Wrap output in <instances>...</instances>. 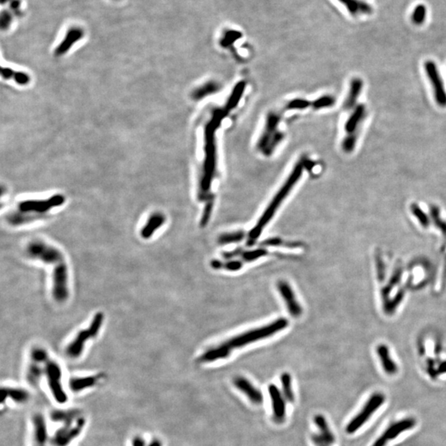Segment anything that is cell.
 <instances>
[{
    "label": "cell",
    "instance_id": "6da1fadb",
    "mask_svg": "<svg viewBox=\"0 0 446 446\" xmlns=\"http://www.w3.org/2000/svg\"><path fill=\"white\" fill-rule=\"evenodd\" d=\"M65 202V196L59 193L47 198L22 200L6 214L5 220L11 227H23L47 219L53 209L60 208Z\"/></svg>",
    "mask_w": 446,
    "mask_h": 446
},
{
    "label": "cell",
    "instance_id": "7a4b0ae2",
    "mask_svg": "<svg viewBox=\"0 0 446 446\" xmlns=\"http://www.w3.org/2000/svg\"><path fill=\"white\" fill-rule=\"evenodd\" d=\"M225 113L223 110H218L214 112L213 118L209 121L205 128V139H206V147H205V161L201 180L198 187V198L202 201H209L212 199L211 195H209V188L211 187L212 180L214 176L216 169V146L215 132L219 127Z\"/></svg>",
    "mask_w": 446,
    "mask_h": 446
},
{
    "label": "cell",
    "instance_id": "3957f363",
    "mask_svg": "<svg viewBox=\"0 0 446 446\" xmlns=\"http://www.w3.org/2000/svg\"><path fill=\"white\" fill-rule=\"evenodd\" d=\"M304 162H305L304 160H300L299 163L295 166L287 180L285 181V184L281 187L278 193H276V195L272 199L271 202L269 204V206L267 207L265 213H263L262 216L260 217L258 222L250 231L248 234V239H247V245L248 247H252L256 244V240H258V238L262 233L264 228L266 227L269 221L273 218L276 211L278 210V208L282 204V201L287 197L288 194L290 193L294 185L297 184V182L300 179L303 171Z\"/></svg>",
    "mask_w": 446,
    "mask_h": 446
},
{
    "label": "cell",
    "instance_id": "277c9868",
    "mask_svg": "<svg viewBox=\"0 0 446 446\" xmlns=\"http://www.w3.org/2000/svg\"><path fill=\"white\" fill-rule=\"evenodd\" d=\"M288 325H289V321L287 319H277L274 322L269 323L268 325L262 327V328L251 330L249 332H245L240 336H236V337L230 339L222 344L225 346H227L229 350L232 351L234 349L241 348L245 345H249V344L254 343V342L262 340V339L271 337L277 332L285 329L287 328Z\"/></svg>",
    "mask_w": 446,
    "mask_h": 446
},
{
    "label": "cell",
    "instance_id": "5b68a950",
    "mask_svg": "<svg viewBox=\"0 0 446 446\" xmlns=\"http://www.w3.org/2000/svg\"><path fill=\"white\" fill-rule=\"evenodd\" d=\"M104 321L103 312L95 313L90 325L86 329L81 330L65 348V355L71 359H76L83 354L86 343L90 340L96 338L101 331Z\"/></svg>",
    "mask_w": 446,
    "mask_h": 446
},
{
    "label": "cell",
    "instance_id": "8992f818",
    "mask_svg": "<svg viewBox=\"0 0 446 446\" xmlns=\"http://www.w3.org/2000/svg\"><path fill=\"white\" fill-rule=\"evenodd\" d=\"M25 255L30 260H37L47 265H56L65 261V256L61 250L46 242L35 239L27 243L25 247Z\"/></svg>",
    "mask_w": 446,
    "mask_h": 446
},
{
    "label": "cell",
    "instance_id": "52a82bcc",
    "mask_svg": "<svg viewBox=\"0 0 446 446\" xmlns=\"http://www.w3.org/2000/svg\"><path fill=\"white\" fill-rule=\"evenodd\" d=\"M44 379L52 398L59 405H65L69 399L68 393L63 384V371L61 364L50 358L45 364Z\"/></svg>",
    "mask_w": 446,
    "mask_h": 446
},
{
    "label": "cell",
    "instance_id": "ba28073f",
    "mask_svg": "<svg viewBox=\"0 0 446 446\" xmlns=\"http://www.w3.org/2000/svg\"><path fill=\"white\" fill-rule=\"evenodd\" d=\"M47 350L40 346H34L29 353V361L27 363L25 380L31 388H37L45 375V364L50 359Z\"/></svg>",
    "mask_w": 446,
    "mask_h": 446
},
{
    "label": "cell",
    "instance_id": "9c48e42d",
    "mask_svg": "<svg viewBox=\"0 0 446 446\" xmlns=\"http://www.w3.org/2000/svg\"><path fill=\"white\" fill-rule=\"evenodd\" d=\"M52 294L56 303H64L70 297V273L66 261L55 265L52 275Z\"/></svg>",
    "mask_w": 446,
    "mask_h": 446
},
{
    "label": "cell",
    "instance_id": "30bf717a",
    "mask_svg": "<svg viewBox=\"0 0 446 446\" xmlns=\"http://www.w3.org/2000/svg\"><path fill=\"white\" fill-rule=\"evenodd\" d=\"M87 419L85 416L70 423L61 425L51 438L52 446H70L85 431Z\"/></svg>",
    "mask_w": 446,
    "mask_h": 446
},
{
    "label": "cell",
    "instance_id": "8fae6325",
    "mask_svg": "<svg viewBox=\"0 0 446 446\" xmlns=\"http://www.w3.org/2000/svg\"><path fill=\"white\" fill-rule=\"evenodd\" d=\"M278 123L279 116L278 114L271 112L268 115L265 130L257 145L259 150L265 155H270L283 137L282 133L278 132Z\"/></svg>",
    "mask_w": 446,
    "mask_h": 446
},
{
    "label": "cell",
    "instance_id": "7c38bea8",
    "mask_svg": "<svg viewBox=\"0 0 446 446\" xmlns=\"http://www.w3.org/2000/svg\"><path fill=\"white\" fill-rule=\"evenodd\" d=\"M385 401V397L380 392H375L369 398L366 405L363 407L358 414L348 423L346 426V432L348 434H354L358 431L363 424L368 421L371 416L375 413L383 405Z\"/></svg>",
    "mask_w": 446,
    "mask_h": 446
},
{
    "label": "cell",
    "instance_id": "4fadbf2b",
    "mask_svg": "<svg viewBox=\"0 0 446 446\" xmlns=\"http://www.w3.org/2000/svg\"><path fill=\"white\" fill-rule=\"evenodd\" d=\"M30 446H52L47 419L43 413L36 412L30 419Z\"/></svg>",
    "mask_w": 446,
    "mask_h": 446
},
{
    "label": "cell",
    "instance_id": "5bb4252c",
    "mask_svg": "<svg viewBox=\"0 0 446 446\" xmlns=\"http://www.w3.org/2000/svg\"><path fill=\"white\" fill-rule=\"evenodd\" d=\"M425 70L426 75L432 86L435 102L440 107H446V91L444 82L442 80L437 66L432 61H427L425 63Z\"/></svg>",
    "mask_w": 446,
    "mask_h": 446
},
{
    "label": "cell",
    "instance_id": "9a60e30c",
    "mask_svg": "<svg viewBox=\"0 0 446 446\" xmlns=\"http://www.w3.org/2000/svg\"><path fill=\"white\" fill-rule=\"evenodd\" d=\"M104 379L105 375L102 373L96 375L71 377L68 382V388L74 393H79L99 386Z\"/></svg>",
    "mask_w": 446,
    "mask_h": 446
},
{
    "label": "cell",
    "instance_id": "2e32d148",
    "mask_svg": "<svg viewBox=\"0 0 446 446\" xmlns=\"http://www.w3.org/2000/svg\"><path fill=\"white\" fill-rule=\"evenodd\" d=\"M31 399V392L19 386L5 385L1 388V404L11 401L18 405H24Z\"/></svg>",
    "mask_w": 446,
    "mask_h": 446
},
{
    "label": "cell",
    "instance_id": "e0dca14e",
    "mask_svg": "<svg viewBox=\"0 0 446 446\" xmlns=\"http://www.w3.org/2000/svg\"><path fill=\"white\" fill-rule=\"evenodd\" d=\"M269 397L271 399L273 418L276 423H282L286 418V402L280 389L274 384H270L268 388Z\"/></svg>",
    "mask_w": 446,
    "mask_h": 446
},
{
    "label": "cell",
    "instance_id": "ac0fdd59",
    "mask_svg": "<svg viewBox=\"0 0 446 446\" xmlns=\"http://www.w3.org/2000/svg\"><path fill=\"white\" fill-rule=\"evenodd\" d=\"M233 384L238 390L247 397V399L254 405H260L264 401L262 392L254 385L249 379L245 377H235Z\"/></svg>",
    "mask_w": 446,
    "mask_h": 446
},
{
    "label": "cell",
    "instance_id": "d6986e66",
    "mask_svg": "<svg viewBox=\"0 0 446 446\" xmlns=\"http://www.w3.org/2000/svg\"><path fill=\"white\" fill-rule=\"evenodd\" d=\"M278 290L280 293L281 297L285 300V304L287 307L288 311L290 312L293 317H299L303 313V308L301 307L300 303H298L295 294L292 290L290 286L287 282L283 280H280L277 283Z\"/></svg>",
    "mask_w": 446,
    "mask_h": 446
},
{
    "label": "cell",
    "instance_id": "ffe728a7",
    "mask_svg": "<svg viewBox=\"0 0 446 446\" xmlns=\"http://www.w3.org/2000/svg\"><path fill=\"white\" fill-rule=\"evenodd\" d=\"M166 216L162 213L155 212L149 216L146 220V223L141 227L140 231V235L143 240H149L152 237L155 231H158L160 227L164 226L166 223Z\"/></svg>",
    "mask_w": 446,
    "mask_h": 446
},
{
    "label": "cell",
    "instance_id": "44dd1931",
    "mask_svg": "<svg viewBox=\"0 0 446 446\" xmlns=\"http://www.w3.org/2000/svg\"><path fill=\"white\" fill-rule=\"evenodd\" d=\"M83 413L78 408H59L50 413V419L61 425L70 423L78 419Z\"/></svg>",
    "mask_w": 446,
    "mask_h": 446
},
{
    "label": "cell",
    "instance_id": "7402d4cb",
    "mask_svg": "<svg viewBox=\"0 0 446 446\" xmlns=\"http://www.w3.org/2000/svg\"><path fill=\"white\" fill-rule=\"evenodd\" d=\"M415 425L416 421L414 418H406V419L401 420L399 422H395L391 425L382 435L384 436L387 441H388V440L397 437L401 433L413 428L415 426Z\"/></svg>",
    "mask_w": 446,
    "mask_h": 446
},
{
    "label": "cell",
    "instance_id": "603a6c76",
    "mask_svg": "<svg viewBox=\"0 0 446 446\" xmlns=\"http://www.w3.org/2000/svg\"><path fill=\"white\" fill-rule=\"evenodd\" d=\"M83 31L79 28H71L69 30L65 38L63 39L61 44L56 47L55 51V55L57 56H61L65 54L66 52H69V50L71 48L78 40H80L83 37Z\"/></svg>",
    "mask_w": 446,
    "mask_h": 446
},
{
    "label": "cell",
    "instance_id": "cb8c5ba5",
    "mask_svg": "<svg viewBox=\"0 0 446 446\" xmlns=\"http://www.w3.org/2000/svg\"><path fill=\"white\" fill-rule=\"evenodd\" d=\"M231 350H229L227 346L223 344L212 348L210 350H207L201 356L198 358V362L200 363H210L220 359H227V357L231 354Z\"/></svg>",
    "mask_w": 446,
    "mask_h": 446
},
{
    "label": "cell",
    "instance_id": "d4e9b609",
    "mask_svg": "<svg viewBox=\"0 0 446 446\" xmlns=\"http://www.w3.org/2000/svg\"><path fill=\"white\" fill-rule=\"evenodd\" d=\"M0 73L3 78L14 81L18 86H27L31 82V77L26 72L17 71L9 67H2Z\"/></svg>",
    "mask_w": 446,
    "mask_h": 446
},
{
    "label": "cell",
    "instance_id": "484cf974",
    "mask_svg": "<svg viewBox=\"0 0 446 446\" xmlns=\"http://www.w3.org/2000/svg\"><path fill=\"white\" fill-rule=\"evenodd\" d=\"M364 115H366V106L363 104H359L353 111L352 114L348 118L345 125V132L349 134L355 133L358 126L364 117Z\"/></svg>",
    "mask_w": 446,
    "mask_h": 446
},
{
    "label": "cell",
    "instance_id": "4316f807",
    "mask_svg": "<svg viewBox=\"0 0 446 446\" xmlns=\"http://www.w3.org/2000/svg\"><path fill=\"white\" fill-rule=\"evenodd\" d=\"M362 88H363V81L359 78H353L350 82V91H349L347 98L344 103V108L345 109H351L355 105L357 99L359 98L361 90H362Z\"/></svg>",
    "mask_w": 446,
    "mask_h": 446
},
{
    "label": "cell",
    "instance_id": "83f0119b",
    "mask_svg": "<svg viewBox=\"0 0 446 446\" xmlns=\"http://www.w3.org/2000/svg\"><path fill=\"white\" fill-rule=\"evenodd\" d=\"M314 423L318 428V435L325 440L328 444L332 445L335 443V436L330 429L327 419L322 415H316L314 417Z\"/></svg>",
    "mask_w": 446,
    "mask_h": 446
},
{
    "label": "cell",
    "instance_id": "f1b7e54d",
    "mask_svg": "<svg viewBox=\"0 0 446 446\" xmlns=\"http://www.w3.org/2000/svg\"><path fill=\"white\" fill-rule=\"evenodd\" d=\"M378 354L381 361L383 369L388 375H393L397 372V366L391 358L389 351L386 345H379L378 347Z\"/></svg>",
    "mask_w": 446,
    "mask_h": 446
},
{
    "label": "cell",
    "instance_id": "f546056e",
    "mask_svg": "<svg viewBox=\"0 0 446 446\" xmlns=\"http://www.w3.org/2000/svg\"><path fill=\"white\" fill-rule=\"evenodd\" d=\"M281 392H282L285 400L293 403L295 400L294 388H293V380L291 375L289 373H283L280 377Z\"/></svg>",
    "mask_w": 446,
    "mask_h": 446
},
{
    "label": "cell",
    "instance_id": "4dcf8cb0",
    "mask_svg": "<svg viewBox=\"0 0 446 446\" xmlns=\"http://www.w3.org/2000/svg\"><path fill=\"white\" fill-rule=\"evenodd\" d=\"M219 90V86L215 82H209L205 84L201 87H198L195 90H193L191 94L192 99L194 100H200L204 99V97L208 96L209 94H214Z\"/></svg>",
    "mask_w": 446,
    "mask_h": 446
},
{
    "label": "cell",
    "instance_id": "1f68e13d",
    "mask_svg": "<svg viewBox=\"0 0 446 446\" xmlns=\"http://www.w3.org/2000/svg\"><path fill=\"white\" fill-rule=\"evenodd\" d=\"M246 237V233L243 231H234L229 233L222 234L218 239V244L228 245L240 242Z\"/></svg>",
    "mask_w": 446,
    "mask_h": 446
},
{
    "label": "cell",
    "instance_id": "d6a6232c",
    "mask_svg": "<svg viewBox=\"0 0 446 446\" xmlns=\"http://www.w3.org/2000/svg\"><path fill=\"white\" fill-rule=\"evenodd\" d=\"M245 86H246V84H244V82H240L234 89L232 95H231V98L227 102V107L224 109L225 112H227V111L231 110V108H233L234 107L236 106L238 102L240 100L243 91H244Z\"/></svg>",
    "mask_w": 446,
    "mask_h": 446
},
{
    "label": "cell",
    "instance_id": "836d02e7",
    "mask_svg": "<svg viewBox=\"0 0 446 446\" xmlns=\"http://www.w3.org/2000/svg\"><path fill=\"white\" fill-rule=\"evenodd\" d=\"M268 255V251L265 248H259L253 251H242L240 254L241 259L245 262H252L254 260H258L263 256Z\"/></svg>",
    "mask_w": 446,
    "mask_h": 446
},
{
    "label": "cell",
    "instance_id": "e575fe53",
    "mask_svg": "<svg viewBox=\"0 0 446 446\" xmlns=\"http://www.w3.org/2000/svg\"><path fill=\"white\" fill-rule=\"evenodd\" d=\"M131 446H163V443L158 438H153L149 441H146L143 436L137 435L133 436L131 440Z\"/></svg>",
    "mask_w": 446,
    "mask_h": 446
},
{
    "label": "cell",
    "instance_id": "d590c367",
    "mask_svg": "<svg viewBox=\"0 0 446 446\" xmlns=\"http://www.w3.org/2000/svg\"><path fill=\"white\" fill-rule=\"evenodd\" d=\"M426 8L424 5L416 6L412 14V22L417 26L423 24L426 21Z\"/></svg>",
    "mask_w": 446,
    "mask_h": 446
},
{
    "label": "cell",
    "instance_id": "8d00e7d4",
    "mask_svg": "<svg viewBox=\"0 0 446 446\" xmlns=\"http://www.w3.org/2000/svg\"><path fill=\"white\" fill-rule=\"evenodd\" d=\"M357 138H358V136L355 133L349 134L347 137H345L342 142V149L345 152H352L355 147V145H356Z\"/></svg>",
    "mask_w": 446,
    "mask_h": 446
},
{
    "label": "cell",
    "instance_id": "74e56055",
    "mask_svg": "<svg viewBox=\"0 0 446 446\" xmlns=\"http://www.w3.org/2000/svg\"><path fill=\"white\" fill-rule=\"evenodd\" d=\"M260 246L262 248L268 247H279V246H288V247L294 248V247H299V244L298 243H286L279 238H270V239L263 241Z\"/></svg>",
    "mask_w": 446,
    "mask_h": 446
},
{
    "label": "cell",
    "instance_id": "f35d334b",
    "mask_svg": "<svg viewBox=\"0 0 446 446\" xmlns=\"http://www.w3.org/2000/svg\"><path fill=\"white\" fill-rule=\"evenodd\" d=\"M411 210H412V212H413V213L414 214L416 218H418L420 223H421L422 226H424V227H427V226H428V217L426 216V213L422 211L421 208H420L417 204H413V205L411 206Z\"/></svg>",
    "mask_w": 446,
    "mask_h": 446
},
{
    "label": "cell",
    "instance_id": "ab89813d",
    "mask_svg": "<svg viewBox=\"0 0 446 446\" xmlns=\"http://www.w3.org/2000/svg\"><path fill=\"white\" fill-rule=\"evenodd\" d=\"M336 103V99L334 97L326 95V96L321 97L320 99H316V101L312 103L315 108H328V107H332Z\"/></svg>",
    "mask_w": 446,
    "mask_h": 446
},
{
    "label": "cell",
    "instance_id": "60d3db41",
    "mask_svg": "<svg viewBox=\"0 0 446 446\" xmlns=\"http://www.w3.org/2000/svg\"><path fill=\"white\" fill-rule=\"evenodd\" d=\"M213 199L207 201L206 205L204 207V213H202V218H201V222L200 225L201 227H205L209 219L211 218L212 212H213Z\"/></svg>",
    "mask_w": 446,
    "mask_h": 446
},
{
    "label": "cell",
    "instance_id": "b9f144b4",
    "mask_svg": "<svg viewBox=\"0 0 446 446\" xmlns=\"http://www.w3.org/2000/svg\"><path fill=\"white\" fill-rule=\"evenodd\" d=\"M343 5H345L350 12V14L355 16L359 12V5L361 1L359 0H339Z\"/></svg>",
    "mask_w": 446,
    "mask_h": 446
},
{
    "label": "cell",
    "instance_id": "7bdbcfd3",
    "mask_svg": "<svg viewBox=\"0 0 446 446\" xmlns=\"http://www.w3.org/2000/svg\"><path fill=\"white\" fill-rule=\"evenodd\" d=\"M243 266L242 261L240 260H229L227 262H222V269H226L228 271H237Z\"/></svg>",
    "mask_w": 446,
    "mask_h": 446
},
{
    "label": "cell",
    "instance_id": "ee69618b",
    "mask_svg": "<svg viewBox=\"0 0 446 446\" xmlns=\"http://www.w3.org/2000/svg\"><path fill=\"white\" fill-rule=\"evenodd\" d=\"M312 440L315 446H330V444H328L318 434L312 435Z\"/></svg>",
    "mask_w": 446,
    "mask_h": 446
},
{
    "label": "cell",
    "instance_id": "f6af8a7d",
    "mask_svg": "<svg viewBox=\"0 0 446 446\" xmlns=\"http://www.w3.org/2000/svg\"><path fill=\"white\" fill-rule=\"evenodd\" d=\"M308 102L303 101V100H296V101L292 102L289 104V108H303L308 106Z\"/></svg>",
    "mask_w": 446,
    "mask_h": 446
},
{
    "label": "cell",
    "instance_id": "bcb514c9",
    "mask_svg": "<svg viewBox=\"0 0 446 446\" xmlns=\"http://www.w3.org/2000/svg\"><path fill=\"white\" fill-rule=\"evenodd\" d=\"M444 373H446V362L442 363L439 366V369H438L437 371L438 375H440V374H444Z\"/></svg>",
    "mask_w": 446,
    "mask_h": 446
}]
</instances>
